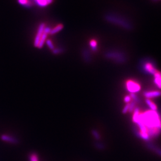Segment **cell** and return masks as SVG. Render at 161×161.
Masks as SVG:
<instances>
[{"mask_svg": "<svg viewBox=\"0 0 161 161\" xmlns=\"http://www.w3.org/2000/svg\"><path fill=\"white\" fill-rule=\"evenodd\" d=\"M135 102L134 101L129 103V111L130 112L132 111L135 109Z\"/></svg>", "mask_w": 161, "mask_h": 161, "instance_id": "44dd1931", "label": "cell"}, {"mask_svg": "<svg viewBox=\"0 0 161 161\" xmlns=\"http://www.w3.org/2000/svg\"><path fill=\"white\" fill-rule=\"evenodd\" d=\"M90 46L93 51H96L97 49V42L95 39H92L90 42Z\"/></svg>", "mask_w": 161, "mask_h": 161, "instance_id": "2e32d148", "label": "cell"}, {"mask_svg": "<svg viewBox=\"0 0 161 161\" xmlns=\"http://www.w3.org/2000/svg\"><path fill=\"white\" fill-rule=\"evenodd\" d=\"M45 27H46L45 24L44 23H41L39 25L37 34H36V35L35 36V38L34 39V46L36 48L38 47L40 38H41V37L42 36V35L43 34V32H44V28Z\"/></svg>", "mask_w": 161, "mask_h": 161, "instance_id": "5b68a950", "label": "cell"}, {"mask_svg": "<svg viewBox=\"0 0 161 161\" xmlns=\"http://www.w3.org/2000/svg\"><path fill=\"white\" fill-rule=\"evenodd\" d=\"M96 146L97 148L102 149V148H104V146L103 144L102 143H96Z\"/></svg>", "mask_w": 161, "mask_h": 161, "instance_id": "cb8c5ba5", "label": "cell"}, {"mask_svg": "<svg viewBox=\"0 0 161 161\" xmlns=\"http://www.w3.org/2000/svg\"><path fill=\"white\" fill-rule=\"evenodd\" d=\"M129 103L127 104L125 106V107L124 108V109L123 110V113L126 114L128 111H129Z\"/></svg>", "mask_w": 161, "mask_h": 161, "instance_id": "7402d4cb", "label": "cell"}, {"mask_svg": "<svg viewBox=\"0 0 161 161\" xmlns=\"http://www.w3.org/2000/svg\"><path fill=\"white\" fill-rule=\"evenodd\" d=\"M146 102L150 108L151 110L156 111V110H157V106H156V105L154 103H153L149 99H147Z\"/></svg>", "mask_w": 161, "mask_h": 161, "instance_id": "9a60e30c", "label": "cell"}, {"mask_svg": "<svg viewBox=\"0 0 161 161\" xmlns=\"http://www.w3.org/2000/svg\"><path fill=\"white\" fill-rule=\"evenodd\" d=\"M63 28V25L62 24H59V25H57V26H55L54 28L53 29H51L50 35H54L59 33V31H60Z\"/></svg>", "mask_w": 161, "mask_h": 161, "instance_id": "5bb4252c", "label": "cell"}, {"mask_svg": "<svg viewBox=\"0 0 161 161\" xmlns=\"http://www.w3.org/2000/svg\"><path fill=\"white\" fill-rule=\"evenodd\" d=\"M105 18L107 22L123 27L127 30H130L132 27L130 23L118 15L108 14L105 15Z\"/></svg>", "mask_w": 161, "mask_h": 161, "instance_id": "7a4b0ae2", "label": "cell"}, {"mask_svg": "<svg viewBox=\"0 0 161 161\" xmlns=\"http://www.w3.org/2000/svg\"><path fill=\"white\" fill-rule=\"evenodd\" d=\"M154 81L155 85L161 90V72L157 71V72L154 74Z\"/></svg>", "mask_w": 161, "mask_h": 161, "instance_id": "7c38bea8", "label": "cell"}, {"mask_svg": "<svg viewBox=\"0 0 161 161\" xmlns=\"http://www.w3.org/2000/svg\"><path fill=\"white\" fill-rule=\"evenodd\" d=\"M64 51V50L62 48H54V49L52 50V53L54 54H59L61 53H62Z\"/></svg>", "mask_w": 161, "mask_h": 161, "instance_id": "ffe728a7", "label": "cell"}, {"mask_svg": "<svg viewBox=\"0 0 161 161\" xmlns=\"http://www.w3.org/2000/svg\"><path fill=\"white\" fill-rule=\"evenodd\" d=\"M33 1L38 6L44 7L51 4L53 2V0H33Z\"/></svg>", "mask_w": 161, "mask_h": 161, "instance_id": "30bf717a", "label": "cell"}, {"mask_svg": "<svg viewBox=\"0 0 161 161\" xmlns=\"http://www.w3.org/2000/svg\"><path fill=\"white\" fill-rule=\"evenodd\" d=\"M18 3L26 8H31L34 4L33 0H17Z\"/></svg>", "mask_w": 161, "mask_h": 161, "instance_id": "8fae6325", "label": "cell"}, {"mask_svg": "<svg viewBox=\"0 0 161 161\" xmlns=\"http://www.w3.org/2000/svg\"><path fill=\"white\" fill-rule=\"evenodd\" d=\"M1 139L3 141L13 144H16L18 142V141L16 138L7 134H2L1 136Z\"/></svg>", "mask_w": 161, "mask_h": 161, "instance_id": "9c48e42d", "label": "cell"}, {"mask_svg": "<svg viewBox=\"0 0 161 161\" xmlns=\"http://www.w3.org/2000/svg\"><path fill=\"white\" fill-rule=\"evenodd\" d=\"M82 55L85 62L89 63L92 61V57L90 51L87 49H84L82 51Z\"/></svg>", "mask_w": 161, "mask_h": 161, "instance_id": "4fadbf2b", "label": "cell"}, {"mask_svg": "<svg viewBox=\"0 0 161 161\" xmlns=\"http://www.w3.org/2000/svg\"><path fill=\"white\" fill-rule=\"evenodd\" d=\"M126 86L127 90L131 93L135 94L141 90L140 85L136 82L132 80H128L126 82Z\"/></svg>", "mask_w": 161, "mask_h": 161, "instance_id": "277c9868", "label": "cell"}, {"mask_svg": "<svg viewBox=\"0 0 161 161\" xmlns=\"http://www.w3.org/2000/svg\"><path fill=\"white\" fill-rule=\"evenodd\" d=\"M92 134L93 135V136H94V138L97 140H99L100 139V135L99 134V133H98V132L95 129H93L91 131Z\"/></svg>", "mask_w": 161, "mask_h": 161, "instance_id": "ac0fdd59", "label": "cell"}, {"mask_svg": "<svg viewBox=\"0 0 161 161\" xmlns=\"http://www.w3.org/2000/svg\"><path fill=\"white\" fill-rule=\"evenodd\" d=\"M105 57L109 60H112L117 62H123L125 61V56L122 52L116 51H109L105 54Z\"/></svg>", "mask_w": 161, "mask_h": 161, "instance_id": "3957f363", "label": "cell"}, {"mask_svg": "<svg viewBox=\"0 0 161 161\" xmlns=\"http://www.w3.org/2000/svg\"><path fill=\"white\" fill-rule=\"evenodd\" d=\"M29 161H39V157L35 153H31L29 156Z\"/></svg>", "mask_w": 161, "mask_h": 161, "instance_id": "e0dca14e", "label": "cell"}, {"mask_svg": "<svg viewBox=\"0 0 161 161\" xmlns=\"http://www.w3.org/2000/svg\"><path fill=\"white\" fill-rule=\"evenodd\" d=\"M143 68L147 73L153 75H154L157 71L154 66V64H153L152 62L149 61H148L144 64Z\"/></svg>", "mask_w": 161, "mask_h": 161, "instance_id": "52a82bcc", "label": "cell"}, {"mask_svg": "<svg viewBox=\"0 0 161 161\" xmlns=\"http://www.w3.org/2000/svg\"><path fill=\"white\" fill-rule=\"evenodd\" d=\"M51 28L49 27H45V28H44V32H43V34L42 35V36L41 37V38H40V42L39 43V44H38V48H39V49H41V48H42L45 44V43H46V40H47V36L48 35L50 34V31H51Z\"/></svg>", "mask_w": 161, "mask_h": 161, "instance_id": "8992f818", "label": "cell"}, {"mask_svg": "<svg viewBox=\"0 0 161 161\" xmlns=\"http://www.w3.org/2000/svg\"><path fill=\"white\" fill-rule=\"evenodd\" d=\"M46 43L47 44V45L48 46V48H49L50 50H51L52 51L54 49L55 47L53 44V43L52 42V41L50 39H47L46 42Z\"/></svg>", "mask_w": 161, "mask_h": 161, "instance_id": "d6986e66", "label": "cell"}, {"mask_svg": "<svg viewBox=\"0 0 161 161\" xmlns=\"http://www.w3.org/2000/svg\"><path fill=\"white\" fill-rule=\"evenodd\" d=\"M161 95V92L158 91H147L144 93V96L147 99L153 98L154 97H159Z\"/></svg>", "mask_w": 161, "mask_h": 161, "instance_id": "ba28073f", "label": "cell"}, {"mask_svg": "<svg viewBox=\"0 0 161 161\" xmlns=\"http://www.w3.org/2000/svg\"><path fill=\"white\" fill-rule=\"evenodd\" d=\"M133 116V121L136 124H143L147 130L150 137H155L161 132V118L156 111L148 110L140 113L138 108H135Z\"/></svg>", "mask_w": 161, "mask_h": 161, "instance_id": "6da1fadb", "label": "cell"}, {"mask_svg": "<svg viewBox=\"0 0 161 161\" xmlns=\"http://www.w3.org/2000/svg\"><path fill=\"white\" fill-rule=\"evenodd\" d=\"M131 99V98L130 97V96H125V98H124V101L126 103H129L130 102Z\"/></svg>", "mask_w": 161, "mask_h": 161, "instance_id": "603a6c76", "label": "cell"}]
</instances>
